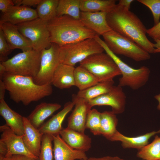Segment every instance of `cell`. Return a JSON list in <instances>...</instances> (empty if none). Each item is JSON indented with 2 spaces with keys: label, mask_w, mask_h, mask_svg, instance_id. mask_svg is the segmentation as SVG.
I'll return each mask as SVG.
<instances>
[{
  "label": "cell",
  "mask_w": 160,
  "mask_h": 160,
  "mask_svg": "<svg viewBox=\"0 0 160 160\" xmlns=\"http://www.w3.org/2000/svg\"><path fill=\"white\" fill-rule=\"evenodd\" d=\"M106 20L112 29L134 41L149 54L154 53V44L148 39L145 26L134 13L116 4L108 12Z\"/></svg>",
  "instance_id": "obj_1"
},
{
  "label": "cell",
  "mask_w": 160,
  "mask_h": 160,
  "mask_svg": "<svg viewBox=\"0 0 160 160\" xmlns=\"http://www.w3.org/2000/svg\"><path fill=\"white\" fill-rule=\"evenodd\" d=\"M3 81L10 99L16 103L21 102L25 106L50 95L53 91L51 84H37L31 77L6 72Z\"/></svg>",
  "instance_id": "obj_2"
},
{
  "label": "cell",
  "mask_w": 160,
  "mask_h": 160,
  "mask_svg": "<svg viewBox=\"0 0 160 160\" xmlns=\"http://www.w3.org/2000/svg\"><path fill=\"white\" fill-rule=\"evenodd\" d=\"M51 42L60 47L89 38L96 34L86 27L79 19L67 15L56 16L48 22Z\"/></svg>",
  "instance_id": "obj_3"
},
{
  "label": "cell",
  "mask_w": 160,
  "mask_h": 160,
  "mask_svg": "<svg viewBox=\"0 0 160 160\" xmlns=\"http://www.w3.org/2000/svg\"><path fill=\"white\" fill-rule=\"evenodd\" d=\"M94 39L112 58L119 68L121 77L119 79V85L121 87H128L133 90H137L146 84L150 73L148 67L143 66L136 69L130 67L112 52L99 36L97 35Z\"/></svg>",
  "instance_id": "obj_4"
},
{
  "label": "cell",
  "mask_w": 160,
  "mask_h": 160,
  "mask_svg": "<svg viewBox=\"0 0 160 160\" xmlns=\"http://www.w3.org/2000/svg\"><path fill=\"white\" fill-rule=\"evenodd\" d=\"M102 36L107 46L116 55H123L138 62L151 58L150 54L136 43L112 30Z\"/></svg>",
  "instance_id": "obj_5"
},
{
  "label": "cell",
  "mask_w": 160,
  "mask_h": 160,
  "mask_svg": "<svg viewBox=\"0 0 160 160\" xmlns=\"http://www.w3.org/2000/svg\"><path fill=\"white\" fill-rule=\"evenodd\" d=\"M104 51L94 38H89L60 47V63L74 66L89 56Z\"/></svg>",
  "instance_id": "obj_6"
},
{
  "label": "cell",
  "mask_w": 160,
  "mask_h": 160,
  "mask_svg": "<svg viewBox=\"0 0 160 160\" xmlns=\"http://www.w3.org/2000/svg\"><path fill=\"white\" fill-rule=\"evenodd\" d=\"M41 52L33 49L23 52L1 63L6 72L34 78L40 68Z\"/></svg>",
  "instance_id": "obj_7"
},
{
  "label": "cell",
  "mask_w": 160,
  "mask_h": 160,
  "mask_svg": "<svg viewBox=\"0 0 160 160\" xmlns=\"http://www.w3.org/2000/svg\"><path fill=\"white\" fill-rule=\"evenodd\" d=\"M79 64L95 76L99 82L112 80L116 76L121 75L116 64L106 53L91 55Z\"/></svg>",
  "instance_id": "obj_8"
},
{
  "label": "cell",
  "mask_w": 160,
  "mask_h": 160,
  "mask_svg": "<svg viewBox=\"0 0 160 160\" xmlns=\"http://www.w3.org/2000/svg\"><path fill=\"white\" fill-rule=\"evenodd\" d=\"M17 25L22 35L31 41L33 49L41 52L51 46L52 43L47 22L38 17Z\"/></svg>",
  "instance_id": "obj_9"
},
{
  "label": "cell",
  "mask_w": 160,
  "mask_h": 160,
  "mask_svg": "<svg viewBox=\"0 0 160 160\" xmlns=\"http://www.w3.org/2000/svg\"><path fill=\"white\" fill-rule=\"evenodd\" d=\"M60 47L52 43L50 47L41 51L39 71L33 78L34 82L39 85L52 84L54 72L60 63L59 54Z\"/></svg>",
  "instance_id": "obj_10"
},
{
  "label": "cell",
  "mask_w": 160,
  "mask_h": 160,
  "mask_svg": "<svg viewBox=\"0 0 160 160\" xmlns=\"http://www.w3.org/2000/svg\"><path fill=\"white\" fill-rule=\"evenodd\" d=\"M126 97L122 87L113 85L107 92L88 101L90 108L96 105H108L111 107L115 114H120L124 111Z\"/></svg>",
  "instance_id": "obj_11"
},
{
  "label": "cell",
  "mask_w": 160,
  "mask_h": 160,
  "mask_svg": "<svg viewBox=\"0 0 160 160\" xmlns=\"http://www.w3.org/2000/svg\"><path fill=\"white\" fill-rule=\"evenodd\" d=\"M0 131L1 133L0 140L5 144L7 148L6 157L22 155L39 160V157L31 153L26 148L22 139L23 136L15 134L6 124L0 126Z\"/></svg>",
  "instance_id": "obj_12"
},
{
  "label": "cell",
  "mask_w": 160,
  "mask_h": 160,
  "mask_svg": "<svg viewBox=\"0 0 160 160\" xmlns=\"http://www.w3.org/2000/svg\"><path fill=\"white\" fill-rule=\"evenodd\" d=\"M72 101L75 103V107L68 118L67 127L84 133L87 116L91 108L87 101L77 97L76 95H73Z\"/></svg>",
  "instance_id": "obj_13"
},
{
  "label": "cell",
  "mask_w": 160,
  "mask_h": 160,
  "mask_svg": "<svg viewBox=\"0 0 160 160\" xmlns=\"http://www.w3.org/2000/svg\"><path fill=\"white\" fill-rule=\"evenodd\" d=\"M0 28L12 50L19 49L24 52L33 49L31 42L20 32L17 25L7 22L0 23Z\"/></svg>",
  "instance_id": "obj_14"
},
{
  "label": "cell",
  "mask_w": 160,
  "mask_h": 160,
  "mask_svg": "<svg viewBox=\"0 0 160 160\" xmlns=\"http://www.w3.org/2000/svg\"><path fill=\"white\" fill-rule=\"evenodd\" d=\"M105 12H81L79 20L87 28L98 36L102 35L112 30L106 20Z\"/></svg>",
  "instance_id": "obj_15"
},
{
  "label": "cell",
  "mask_w": 160,
  "mask_h": 160,
  "mask_svg": "<svg viewBox=\"0 0 160 160\" xmlns=\"http://www.w3.org/2000/svg\"><path fill=\"white\" fill-rule=\"evenodd\" d=\"M38 17L35 9L22 6H11L2 14L0 23L7 22L17 25Z\"/></svg>",
  "instance_id": "obj_16"
},
{
  "label": "cell",
  "mask_w": 160,
  "mask_h": 160,
  "mask_svg": "<svg viewBox=\"0 0 160 160\" xmlns=\"http://www.w3.org/2000/svg\"><path fill=\"white\" fill-rule=\"evenodd\" d=\"M52 136L54 160H80L88 158L85 152L73 149L69 146L60 135Z\"/></svg>",
  "instance_id": "obj_17"
},
{
  "label": "cell",
  "mask_w": 160,
  "mask_h": 160,
  "mask_svg": "<svg viewBox=\"0 0 160 160\" xmlns=\"http://www.w3.org/2000/svg\"><path fill=\"white\" fill-rule=\"evenodd\" d=\"M24 132L22 138L28 150L39 158L43 134L34 127L27 117L23 116Z\"/></svg>",
  "instance_id": "obj_18"
},
{
  "label": "cell",
  "mask_w": 160,
  "mask_h": 160,
  "mask_svg": "<svg viewBox=\"0 0 160 160\" xmlns=\"http://www.w3.org/2000/svg\"><path fill=\"white\" fill-rule=\"evenodd\" d=\"M60 135L64 141L73 149L84 152L91 147L92 139L84 133L66 127L63 128Z\"/></svg>",
  "instance_id": "obj_19"
},
{
  "label": "cell",
  "mask_w": 160,
  "mask_h": 160,
  "mask_svg": "<svg viewBox=\"0 0 160 160\" xmlns=\"http://www.w3.org/2000/svg\"><path fill=\"white\" fill-rule=\"evenodd\" d=\"M74 105L75 103L73 101L66 103L61 111L38 129L39 131L43 134H47L52 135H60L63 129L62 125L65 118L72 110Z\"/></svg>",
  "instance_id": "obj_20"
},
{
  "label": "cell",
  "mask_w": 160,
  "mask_h": 160,
  "mask_svg": "<svg viewBox=\"0 0 160 160\" xmlns=\"http://www.w3.org/2000/svg\"><path fill=\"white\" fill-rule=\"evenodd\" d=\"M0 115L6 124L16 135L23 136L24 132L23 116L12 110L4 99L0 100Z\"/></svg>",
  "instance_id": "obj_21"
},
{
  "label": "cell",
  "mask_w": 160,
  "mask_h": 160,
  "mask_svg": "<svg viewBox=\"0 0 160 160\" xmlns=\"http://www.w3.org/2000/svg\"><path fill=\"white\" fill-rule=\"evenodd\" d=\"M159 133H160V129L137 136L129 137L124 135L117 130L109 140L121 142V146L124 148H132L139 150L148 144L149 140L151 137Z\"/></svg>",
  "instance_id": "obj_22"
},
{
  "label": "cell",
  "mask_w": 160,
  "mask_h": 160,
  "mask_svg": "<svg viewBox=\"0 0 160 160\" xmlns=\"http://www.w3.org/2000/svg\"><path fill=\"white\" fill-rule=\"evenodd\" d=\"M61 107L58 103L42 102L35 107L27 118L32 125L38 129L47 118Z\"/></svg>",
  "instance_id": "obj_23"
},
{
  "label": "cell",
  "mask_w": 160,
  "mask_h": 160,
  "mask_svg": "<svg viewBox=\"0 0 160 160\" xmlns=\"http://www.w3.org/2000/svg\"><path fill=\"white\" fill-rule=\"evenodd\" d=\"M75 68L74 66L60 63L54 72L52 84L60 89L75 86Z\"/></svg>",
  "instance_id": "obj_24"
},
{
  "label": "cell",
  "mask_w": 160,
  "mask_h": 160,
  "mask_svg": "<svg viewBox=\"0 0 160 160\" xmlns=\"http://www.w3.org/2000/svg\"><path fill=\"white\" fill-rule=\"evenodd\" d=\"M75 85L81 91L97 84V78L86 68L79 65L75 68L74 71Z\"/></svg>",
  "instance_id": "obj_25"
},
{
  "label": "cell",
  "mask_w": 160,
  "mask_h": 160,
  "mask_svg": "<svg viewBox=\"0 0 160 160\" xmlns=\"http://www.w3.org/2000/svg\"><path fill=\"white\" fill-rule=\"evenodd\" d=\"M114 84L113 80L100 82L84 90L79 91L76 95L88 102L108 92L114 85Z\"/></svg>",
  "instance_id": "obj_26"
},
{
  "label": "cell",
  "mask_w": 160,
  "mask_h": 160,
  "mask_svg": "<svg viewBox=\"0 0 160 160\" xmlns=\"http://www.w3.org/2000/svg\"><path fill=\"white\" fill-rule=\"evenodd\" d=\"M118 119L112 111H105L100 114L101 135L109 140L117 130Z\"/></svg>",
  "instance_id": "obj_27"
},
{
  "label": "cell",
  "mask_w": 160,
  "mask_h": 160,
  "mask_svg": "<svg viewBox=\"0 0 160 160\" xmlns=\"http://www.w3.org/2000/svg\"><path fill=\"white\" fill-rule=\"evenodd\" d=\"M115 0H80L81 11L83 12H105L112 10L116 4Z\"/></svg>",
  "instance_id": "obj_28"
},
{
  "label": "cell",
  "mask_w": 160,
  "mask_h": 160,
  "mask_svg": "<svg viewBox=\"0 0 160 160\" xmlns=\"http://www.w3.org/2000/svg\"><path fill=\"white\" fill-rule=\"evenodd\" d=\"M59 0H41L37 6L38 17L47 22L57 16V11Z\"/></svg>",
  "instance_id": "obj_29"
},
{
  "label": "cell",
  "mask_w": 160,
  "mask_h": 160,
  "mask_svg": "<svg viewBox=\"0 0 160 160\" xmlns=\"http://www.w3.org/2000/svg\"><path fill=\"white\" fill-rule=\"evenodd\" d=\"M80 6V0H59L56 16L67 15L79 19Z\"/></svg>",
  "instance_id": "obj_30"
},
{
  "label": "cell",
  "mask_w": 160,
  "mask_h": 160,
  "mask_svg": "<svg viewBox=\"0 0 160 160\" xmlns=\"http://www.w3.org/2000/svg\"><path fill=\"white\" fill-rule=\"evenodd\" d=\"M138 150L137 156L143 160H160V137L156 135L151 143Z\"/></svg>",
  "instance_id": "obj_31"
},
{
  "label": "cell",
  "mask_w": 160,
  "mask_h": 160,
  "mask_svg": "<svg viewBox=\"0 0 160 160\" xmlns=\"http://www.w3.org/2000/svg\"><path fill=\"white\" fill-rule=\"evenodd\" d=\"M101 113L97 109H91L87 117L85 127L95 135H101L100 126Z\"/></svg>",
  "instance_id": "obj_32"
},
{
  "label": "cell",
  "mask_w": 160,
  "mask_h": 160,
  "mask_svg": "<svg viewBox=\"0 0 160 160\" xmlns=\"http://www.w3.org/2000/svg\"><path fill=\"white\" fill-rule=\"evenodd\" d=\"M53 140L52 135L47 134L43 135L39 156V160H53Z\"/></svg>",
  "instance_id": "obj_33"
},
{
  "label": "cell",
  "mask_w": 160,
  "mask_h": 160,
  "mask_svg": "<svg viewBox=\"0 0 160 160\" xmlns=\"http://www.w3.org/2000/svg\"><path fill=\"white\" fill-rule=\"evenodd\" d=\"M137 1L151 10L153 15L154 25L158 24L159 22L160 18V0H137Z\"/></svg>",
  "instance_id": "obj_34"
},
{
  "label": "cell",
  "mask_w": 160,
  "mask_h": 160,
  "mask_svg": "<svg viewBox=\"0 0 160 160\" xmlns=\"http://www.w3.org/2000/svg\"><path fill=\"white\" fill-rule=\"evenodd\" d=\"M12 50L10 48L0 28V62H3L7 60L8 56Z\"/></svg>",
  "instance_id": "obj_35"
},
{
  "label": "cell",
  "mask_w": 160,
  "mask_h": 160,
  "mask_svg": "<svg viewBox=\"0 0 160 160\" xmlns=\"http://www.w3.org/2000/svg\"><path fill=\"white\" fill-rule=\"evenodd\" d=\"M147 34L154 40H160V21L152 28L147 29Z\"/></svg>",
  "instance_id": "obj_36"
},
{
  "label": "cell",
  "mask_w": 160,
  "mask_h": 160,
  "mask_svg": "<svg viewBox=\"0 0 160 160\" xmlns=\"http://www.w3.org/2000/svg\"><path fill=\"white\" fill-rule=\"evenodd\" d=\"M41 0H13L15 5L25 7L37 5Z\"/></svg>",
  "instance_id": "obj_37"
},
{
  "label": "cell",
  "mask_w": 160,
  "mask_h": 160,
  "mask_svg": "<svg viewBox=\"0 0 160 160\" xmlns=\"http://www.w3.org/2000/svg\"><path fill=\"white\" fill-rule=\"evenodd\" d=\"M15 5L13 0H0V10L3 13L11 6Z\"/></svg>",
  "instance_id": "obj_38"
},
{
  "label": "cell",
  "mask_w": 160,
  "mask_h": 160,
  "mask_svg": "<svg viewBox=\"0 0 160 160\" xmlns=\"http://www.w3.org/2000/svg\"><path fill=\"white\" fill-rule=\"evenodd\" d=\"M80 160H126L117 156H105L101 157H90L85 159Z\"/></svg>",
  "instance_id": "obj_39"
},
{
  "label": "cell",
  "mask_w": 160,
  "mask_h": 160,
  "mask_svg": "<svg viewBox=\"0 0 160 160\" xmlns=\"http://www.w3.org/2000/svg\"><path fill=\"white\" fill-rule=\"evenodd\" d=\"M7 153V149L6 145L0 140V160H4Z\"/></svg>",
  "instance_id": "obj_40"
},
{
  "label": "cell",
  "mask_w": 160,
  "mask_h": 160,
  "mask_svg": "<svg viewBox=\"0 0 160 160\" xmlns=\"http://www.w3.org/2000/svg\"><path fill=\"white\" fill-rule=\"evenodd\" d=\"M11 159V160H36L34 158L22 155H13Z\"/></svg>",
  "instance_id": "obj_41"
},
{
  "label": "cell",
  "mask_w": 160,
  "mask_h": 160,
  "mask_svg": "<svg viewBox=\"0 0 160 160\" xmlns=\"http://www.w3.org/2000/svg\"><path fill=\"white\" fill-rule=\"evenodd\" d=\"M134 1L133 0H120L117 4L129 10L131 3Z\"/></svg>",
  "instance_id": "obj_42"
},
{
  "label": "cell",
  "mask_w": 160,
  "mask_h": 160,
  "mask_svg": "<svg viewBox=\"0 0 160 160\" xmlns=\"http://www.w3.org/2000/svg\"><path fill=\"white\" fill-rule=\"evenodd\" d=\"M5 84L3 80H0V100L4 99L5 90Z\"/></svg>",
  "instance_id": "obj_43"
},
{
  "label": "cell",
  "mask_w": 160,
  "mask_h": 160,
  "mask_svg": "<svg viewBox=\"0 0 160 160\" xmlns=\"http://www.w3.org/2000/svg\"><path fill=\"white\" fill-rule=\"evenodd\" d=\"M154 41L156 42V43L154 44V47L155 49L154 51V53H157L160 52V40H154Z\"/></svg>",
  "instance_id": "obj_44"
},
{
  "label": "cell",
  "mask_w": 160,
  "mask_h": 160,
  "mask_svg": "<svg viewBox=\"0 0 160 160\" xmlns=\"http://www.w3.org/2000/svg\"><path fill=\"white\" fill-rule=\"evenodd\" d=\"M6 72V71L4 66L0 63V80H3L4 75Z\"/></svg>",
  "instance_id": "obj_45"
},
{
  "label": "cell",
  "mask_w": 160,
  "mask_h": 160,
  "mask_svg": "<svg viewBox=\"0 0 160 160\" xmlns=\"http://www.w3.org/2000/svg\"><path fill=\"white\" fill-rule=\"evenodd\" d=\"M154 98L158 102V105L157 107V109L160 110V93L155 95Z\"/></svg>",
  "instance_id": "obj_46"
},
{
  "label": "cell",
  "mask_w": 160,
  "mask_h": 160,
  "mask_svg": "<svg viewBox=\"0 0 160 160\" xmlns=\"http://www.w3.org/2000/svg\"><path fill=\"white\" fill-rule=\"evenodd\" d=\"M11 156H6L4 160H11Z\"/></svg>",
  "instance_id": "obj_47"
}]
</instances>
